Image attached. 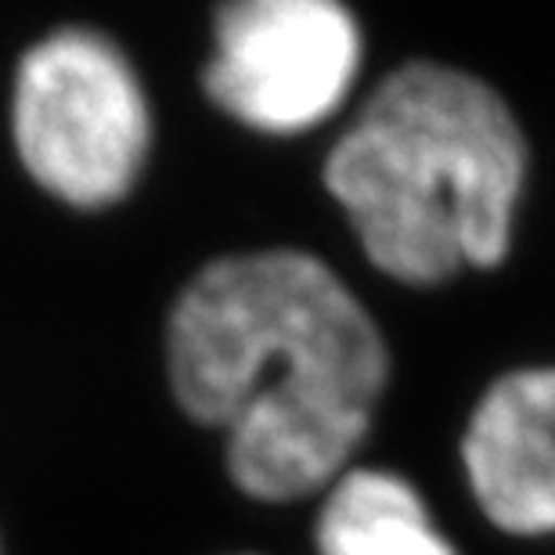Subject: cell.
<instances>
[{"label": "cell", "mask_w": 555, "mask_h": 555, "mask_svg": "<svg viewBox=\"0 0 555 555\" xmlns=\"http://www.w3.org/2000/svg\"><path fill=\"white\" fill-rule=\"evenodd\" d=\"M173 397L228 437L242 494L285 505L350 469L386 383L390 350L350 285L304 249L206 263L166 321Z\"/></svg>", "instance_id": "cell-1"}, {"label": "cell", "mask_w": 555, "mask_h": 555, "mask_svg": "<svg viewBox=\"0 0 555 555\" xmlns=\"http://www.w3.org/2000/svg\"><path fill=\"white\" fill-rule=\"evenodd\" d=\"M527 170V138L491 83L408 62L332 144L325 188L383 274L440 285L505 263Z\"/></svg>", "instance_id": "cell-2"}, {"label": "cell", "mask_w": 555, "mask_h": 555, "mask_svg": "<svg viewBox=\"0 0 555 555\" xmlns=\"http://www.w3.org/2000/svg\"><path fill=\"white\" fill-rule=\"evenodd\" d=\"M11 134L26 173L76 209L130 195L152 152V108L105 33L62 26L18 59Z\"/></svg>", "instance_id": "cell-3"}, {"label": "cell", "mask_w": 555, "mask_h": 555, "mask_svg": "<svg viewBox=\"0 0 555 555\" xmlns=\"http://www.w3.org/2000/svg\"><path fill=\"white\" fill-rule=\"evenodd\" d=\"M361 26L336 0H235L217 8L209 102L260 134H304L347 102Z\"/></svg>", "instance_id": "cell-4"}, {"label": "cell", "mask_w": 555, "mask_h": 555, "mask_svg": "<svg viewBox=\"0 0 555 555\" xmlns=\"http://www.w3.org/2000/svg\"><path fill=\"white\" fill-rule=\"evenodd\" d=\"M476 505L513 538L555 534V364L487 386L462 437Z\"/></svg>", "instance_id": "cell-5"}, {"label": "cell", "mask_w": 555, "mask_h": 555, "mask_svg": "<svg viewBox=\"0 0 555 555\" xmlns=\"http://www.w3.org/2000/svg\"><path fill=\"white\" fill-rule=\"evenodd\" d=\"M321 555H459L433 524L418 487L386 469H347L325 487Z\"/></svg>", "instance_id": "cell-6"}, {"label": "cell", "mask_w": 555, "mask_h": 555, "mask_svg": "<svg viewBox=\"0 0 555 555\" xmlns=\"http://www.w3.org/2000/svg\"><path fill=\"white\" fill-rule=\"evenodd\" d=\"M0 555H4V545H0Z\"/></svg>", "instance_id": "cell-7"}]
</instances>
